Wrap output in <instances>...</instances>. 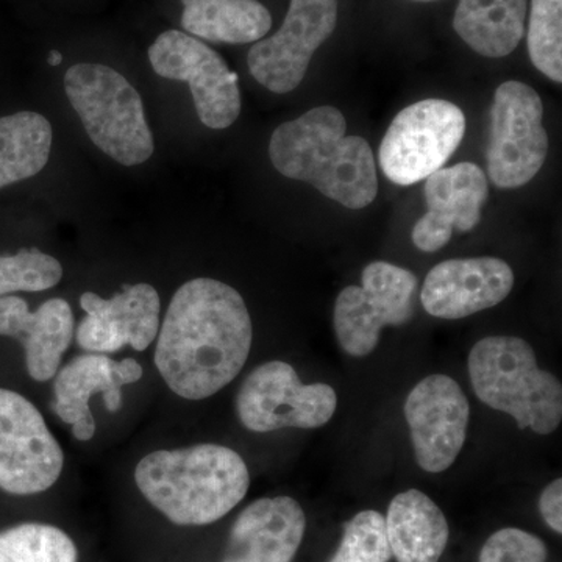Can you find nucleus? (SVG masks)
I'll return each instance as SVG.
<instances>
[{"label": "nucleus", "mask_w": 562, "mask_h": 562, "mask_svg": "<svg viewBox=\"0 0 562 562\" xmlns=\"http://www.w3.org/2000/svg\"><path fill=\"white\" fill-rule=\"evenodd\" d=\"M157 338L154 360L161 379L180 397L203 401L243 371L254 327L235 288L194 279L173 294Z\"/></svg>", "instance_id": "f257e3e1"}, {"label": "nucleus", "mask_w": 562, "mask_h": 562, "mask_svg": "<svg viewBox=\"0 0 562 562\" xmlns=\"http://www.w3.org/2000/svg\"><path fill=\"white\" fill-rule=\"evenodd\" d=\"M269 158L281 176L305 181L349 210L366 209L379 194L371 146L361 136H347L346 117L335 106H317L279 125Z\"/></svg>", "instance_id": "f03ea898"}, {"label": "nucleus", "mask_w": 562, "mask_h": 562, "mask_svg": "<svg viewBox=\"0 0 562 562\" xmlns=\"http://www.w3.org/2000/svg\"><path fill=\"white\" fill-rule=\"evenodd\" d=\"M140 494L181 527H201L227 516L246 497L249 469L241 454L216 443L157 450L135 469Z\"/></svg>", "instance_id": "7ed1b4c3"}, {"label": "nucleus", "mask_w": 562, "mask_h": 562, "mask_svg": "<svg viewBox=\"0 0 562 562\" xmlns=\"http://www.w3.org/2000/svg\"><path fill=\"white\" fill-rule=\"evenodd\" d=\"M469 376L476 397L509 414L519 430L550 435L562 420V386L539 369L530 344L516 336H490L472 347Z\"/></svg>", "instance_id": "20e7f679"}, {"label": "nucleus", "mask_w": 562, "mask_h": 562, "mask_svg": "<svg viewBox=\"0 0 562 562\" xmlns=\"http://www.w3.org/2000/svg\"><path fill=\"white\" fill-rule=\"evenodd\" d=\"M65 91L95 146L114 161L138 166L155 143L139 92L109 66L79 63L65 76Z\"/></svg>", "instance_id": "39448f33"}, {"label": "nucleus", "mask_w": 562, "mask_h": 562, "mask_svg": "<svg viewBox=\"0 0 562 562\" xmlns=\"http://www.w3.org/2000/svg\"><path fill=\"white\" fill-rule=\"evenodd\" d=\"M465 135L460 106L427 99L403 109L380 144L379 158L392 183L412 187L443 168Z\"/></svg>", "instance_id": "423d86ee"}, {"label": "nucleus", "mask_w": 562, "mask_h": 562, "mask_svg": "<svg viewBox=\"0 0 562 562\" xmlns=\"http://www.w3.org/2000/svg\"><path fill=\"white\" fill-rule=\"evenodd\" d=\"M361 286H347L335 302L333 324L339 346L350 357H368L384 327L412 319L417 279L408 269L373 261L362 271Z\"/></svg>", "instance_id": "0eeeda50"}, {"label": "nucleus", "mask_w": 562, "mask_h": 562, "mask_svg": "<svg viewBox=\"0 0 562 562\" xmlns=\"http://www.w3.org/2000/svg\"><path fill=\"white\" fill-rule=\"evenodd\" d=\"M549 154L543 105L538 92L522 81L497 88L491 110L487 172L495 187L516 190L541 171Z\"/></svg>", "instance_id": "6e6552de"}, {"label": "nucleus", "mask_w": 562, "mask_h": 562, "mask_svg": "<svg viewBox=\"0 0 562 562\" xmlns=\"http://www.w3.org/2000/svg\"><path fill=\"white\" fill-rule=\"evenodd\" d=\"M338 397L324 383L303 384L284 361L258 366L244 380L236 413L247 430L269 432L281 428H319L331 419Z\"/></svg>", "instance_id": "1a4fd4ad"}, {"label": "nucleus", "mask_w": 562, "mask_h": 562, "mask_svg": "<svg viewBox=\"0 0 562 562\" xmlns=\"http://www.w3.org/2000/svg\"><path fill=\"white\" fill-rule=\"evenodd\" d=\"M149 60L158 76L190 85L199 120L206 127L224 131L238 120V76L201 40L180 31L161 33L150 46Z\"/></svg>", "instance_id": "9d476101"}, {"label": "nucleus", "mask_w": 562, "mask_h": 562, "mask_svg": "<svg viewBox=\"0 0 562 562\" xmlns=\"http://www.w3.org/2000/svg\"><path fill=\"white\" fill-rule=\"evenodd\" d=\"M65 454L31 401L0 387V490L33 495L60 479Z\"/></svg>", "instance_id": "9b49d317"}, {"label": "nucleus", "mask_w": 562, "mask_h": 562, "mask_svg": "<svg viewBox=\"0 0 562 562\" xmlns=\"http://www.w3.org/2000/svg\"><path fill=\"white\" fill-rule=\"evenodd\" d=\"M336 22L338 0H291L280 31L251 46L247 55L251 76L276 94L294 91Z\"/></svg>", "instance_id": "f8f14e48"}, {"label": "nucleus", "mask_w": 562, "mask_h": 562, "mask_svg": "<svg viewBox=\"0 0 562 562\" xmlns=\"http://www.w3.org/2000/svg\"><path fill=\"white\" fill-rule=\"evenodd\" d=\"M414 454L425 472L447 471L464 447L471 405L460 384L435 373L414 386L405 402Z\"/></svg>", "instance_id": "ddd939ff"}, {"label": "nucleus", "mask_w": 562, "mask_h": 562, "mask_svg": "<svg viewBox=\"0 0 562 562\" xmlns=\"http://www.w3.org/2000/svg\"><path fill=\"white\" fill-rule=\"evenodd\" d=\"M80 306L87 316L77 327L76 339L90 353H111L125 346L144 351L160 331V295L151 284L124 286L111 299L83 292Z\"/></svg>", "instance_id": "4468645a"}, {"label": "nucleus", "mask_w": 562, "mask_h": 562, "mask_svg": "<svg viewBox=\"0 0 562 562\" xmlns=\"http://www.w3.org/2000/svg\"><path fill=\"white\" fill-rule=\"evenodd\" d=\"M513 286L512 266L501 258H458L439 262L428 272L420 302L430 316L457 321L498 305Z\"/></svg>", "instance_id": "2eb2a0df"}, {"label": "nucleus", "mask_w": 562, "mask_h": 562, "mask_svg": "<svg viewBox=\"0 0 562 562\" xmlns=\"http://www.w3.org/2000/svg\"><path fill=\"white\" fill-rule=\"evenodd\" d=\"M427 213L413 228V243L422 251H438L452 239L453 231L471 232L482 221L490 195L486 173L475 162H460L427 177Z\"/></svg>", "instance_id": "dca6fc26"}, {"label": "nucleus", "mask_w": 562, "mask_h": 562, "mask_svg": "<svg viewBox=\"0 0 562 562\" xmlns=\"http://www.w3.org/2000/svg\"><path fill=\"white\" fill-rule=\"evenodd\" d=\"M140 379L143 368L133 358L114 361L103 353L80 355L58 369L55 375L54 412L65 424L72 425L74 438L90 441L95 432L91 395L102 392L106 409L116 413L122 406V386Z\"/></svg>", "instance_id": "f3484780"}, {"label": "nucleus", "mask_w": 562, "mask_h": 562, "mask_svg": "<svg viewBox=\"0 0 562 562\" xmlns=\"http://www.w3.org/2000/svg\"><path fill=\"white\" fill-rule=\"evenodd\" d=\"M72 308L65 299H50L36 312L24 299L0 297V336L18 339L24 347L25 366L35 382L57 375L61 358L74 338Z\"/></svg>", "instance_id": "a211bd4d"}, {"label": "nucleus", "mask_w": 562, "mask_h": 562, "mask_svg": "<svg viewBox=\"0 0 562 562\" xmlns=\"http://www.w3.org/2000/svg\"><path fill=\"white\" fill-rule=\"evenodd\" d=\"M305 528V513L294 498H260L233 524L222 562H292Z\"/></svg>", "instance_id": "6ab92c4d"}, {"label": "nucleus", "mask_w": 562, "mask_h": 562, "mask_svg": "<svg viewBox=\"0 0 562 562\" xmlns=\"http://www.w3.org/2000/svg\"><path fill=\"white\" fill-rule=\"evenodd\" d=\"M384 522L391 552L398 562L441 560L449 541V524L424 492L409 490L395 495Z\"/></svg>", "instance_id": "aec40b11"}, {"label": "nucleus", "mask_w": 562, "mask_h": 562, "mask_svg": "<svg viewBox=\"0 0 562 562\" xmlns=\"http://www.w3.org/2000/svg\"><path fill=\"white\" fill-rule=\"evenodd\" d=\"M528 0H460L453 29L476 54L508 57L525 35Z\"/></svg>", "instance_id": "412c9836"}, {"label": "nucleus", "mask_w": 562, "mask_h": 562, "mask_svg": "<svg viewBox=\"0 0 562 562\" xmlns=\"http://www.w3.org/2000/svg\"><path fill=\"white\" fill-rule=\"evenodd\" d=\"M181 27L211 43L249 44L268 35L269 10L258 0H181Z\"/></svg>", "instance_id": "4be33fe9"}, {"label": "nucleus", "mask_w": 562, "mask_h": 562, "mask_svg": "<svg viewBox=\"0 0 562 562\" xmlns=\"http://www.w3.org/2000/svg\"><path fill=\"white\" fill-rule=\"evenodd\" d=\"M52 139L50 122L35 111L0 117V190L43 171Z\"/></svg>", "instance_id": "5701e85b"}, {"label": "nucleus", "mask_w": 562, "mask_h": 562, "mask_svg": "<svg viewBox=\"0 0 562 562\" xmlns=\"http://www.w3.org/2000/svg\"><path fill=\"white\" fill-rule=\"evenodd\" d=\"M76 543L60 528L22 524L0 532V562H77Z\"/></svg>", "instance_id": "b1692460"}, {"label": "nucleus", "mask_w": 562, "mask_h": 562, "mask_svg": "<svg viewBox=\"0 0 562 562\" xmlns=\"http://www.w3.org/2000/svg\"><path fill=\"white\" fill-rule=\"evenodd\" d=\"M528 54L535 68L562 81V0H531Z\"/></svg>", "instance_id": "393cba45"}, {"label": "nucleus", "mask_w": 562, "mask_h": 562, "mask_svg": "<svg viewBox=\"0 0 562 562\" xmlns=\"http://www.w3.org/2000/svg\"><path fill=\"white\" fill-rule=\"evenodd\" d=\"M61 279V262L43 251L21 250L10 257H0V297L18 291L50 290Z\"/></svg>", "instance_id": "a878e982"}, {"label": "nucleus", "mask_w": 562, "mask_h": 562, "mask_svg": "<svg viewBox=\"0 0 562 562\" xmlns=\"http://www.w3.org/2000/svg\"><path fill=\"white\" fill-rule=\"evenodd\" d=\"M391 557L384 517L368 509L344 525L341 546L330 562H387Z\"/></svg>", "instance_id": "bb28decb"}, {"label": "nucleus", "mask_w": 562, "mask_h": 562, "mask_svg": "<svg viewBox=\"0 0 562 562\" xmlns=\"http://www.w3.org/2000/svg\"><path fill=\"white\" fill-rule=\"evenodd\" d=\"M542 539L519 528H503L487 539L479 562H547Z\"/></svg>", "instance_id": "cd10ccee"}, {"label": "nucleus", "mask_w": 562, "mask_h": 562, "mask_svg": "<svg viewBox=\"0 0 562 562\" xmlns=\"http://www.w3.org/2000/svg\"><path fill=\"white\" fill-rule=\"evenodd\" d=\"M562 480L558 479L543 490L539 498V512L547 525L557 531L562 532Z\"/></svg>", "instance_id": "c85d7f7f"}, {"label": "nucleus", "mask_w": 562, "mask_h": 562, "mask_svg": "<svg viewBox=\"0 0 562 562\" xmlns=\"http://www.w3.org/2000/svg\"><path fill=\"white\" fill-rule=\"evenodd\" d=\"M63 61V55L58 50H50L49 58H47V63L50 66H60Z\"/></svg>", "instance_id": "c756f323"}, {"label": "nucleus", "mask_w": 562, "mask_h": 562, "mask_svg": "<svg viewBox=\"0 0 562 562\" xmlns=\"http://www.w3.org/2000/svg\"><path fill=\"white\" fill-rule=\"evenodd\" d=\"M416 2H435V0H416Z\"/></svg>", "instance_id": "7c9ffc66"}]
</instances>
